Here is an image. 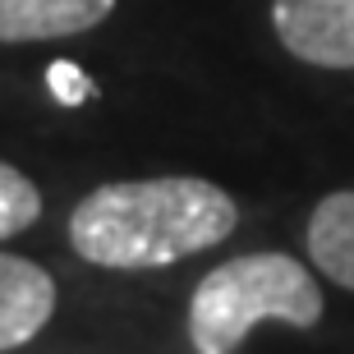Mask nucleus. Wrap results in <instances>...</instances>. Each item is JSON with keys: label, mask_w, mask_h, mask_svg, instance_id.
<instances>
[{"label": "nucleus", "mask_w": 354, "mask_h": 354, "mask_svg": "<svg viewBox=\"0 0 354 354\" xmlns=\"http://www.w3.org/2000/svg\"><path fill=\"white\" fill-rule=\"evenodd\" d=\"M55 313V276L32 258L0 253V354L19 350Z\"/></svg>", "instance_id": "20e7f679"}, {"label": "nucleus", "mask_w": 354, "mask_h": 354, "mask_svg": "<svg viewBox=\"0 0 354 354\" xmlns=\"http://www.w3.org/2000/svg\"><path fill=\"white\" fill-rule=\"evenodd\" d=\"M239 203L198 175L111 180L69 212V249L106 272H157L235 235Z\"/></svg>", "instance_id": "f257e3e1"}, {"label": "nucleus", "mask_w": 354, "mask_h": 354, "mask_svg": "<svg viewBox=\"0 0 354 354\" xmlns=\"http://www.w3.org/2000/svg\"><path fill=\"white\" fill-rule=\"evenodd\" d=\"M308 258L341 290H354V189H336L308 216Z\"/></svg>", "instance_id": "423d86ee"}, {"label": "nucleus", "mask_w": 354, "mask_h": 354, "mask_svg": "<svg viewBox=\"0 0 354 354\" xmlns=\"http://www.w3.org/2000/svg\"><path fill=\"white\" fill-rule=\"evenodd\" d=\"M46 83H51V97L60 106H83L92 92H97V83H92L79 65H69V60H55V65L46 69Z\"/></svg>", "instance_id": "6e6552de"}, {"label": "nucleus", "mask_w": 354, "mask_h": 354, "mask_svg": "<svg viewBox=\"0 0 354 354\" xmlns=\"http://www.w3.org/2000/svg\"><path fill=\"white\" fill-rule=\"evenodd\" d=\"M272 24L295 60L354 69V0H272Z\"/></svg>", "instance_id": "7ed1b4c3"}, {"label": "nucleus", "mask_w": 354, "mask_h": 354, "mask_svg": "<svg viewBox=\"0 0 354 354\" xmlns=\"http://www.w3.org/2000/svg\"><path fill=\"white\" fill-rule=\"evenodd\" d=\"M41 216V194L19 166L0 161V239L24 235L28 225H37Z\"/></svg>", "instance_id": "0eeeda50"}, {"label": "nucleus", "mask_w": 354, "mask_h": 354, "mask_svg": "<svg viewBox=\"0 0 354 354\" xmlns=\"http://www.w3.org/2000/svg\"><path fill=\"white\" fill-rule=\"evenodd\" d=\"M115 0H0V41H60L106 24Z\"/></svg>", "instance_id": "39448f33"}, {"label": "nucleus", "mask_w": 354, "mask_h": 354, "mask_svg": "<svg viewBox=\"0 0 354 354\" xmlns=\"http://www.w3.org/2000/svg\"><path fill=\"white\" fill-rule=\"evenodd\" d=\"M258 322L308 331L322 322V286L290 253H239L212 267L189 299L194 354H235Z\"/></svg>", "instance_id": "f03ea898"}]
</instances>
